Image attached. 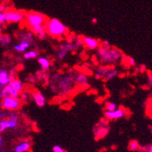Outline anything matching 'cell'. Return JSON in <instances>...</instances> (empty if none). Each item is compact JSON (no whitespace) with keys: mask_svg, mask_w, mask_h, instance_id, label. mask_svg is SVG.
I'll return each instance as SVG.
<instances>
[{"mask_svg":"<svg viewBox=\"0 0 152 152\" xmlns=\"http://www.w3.org/2000/svg\"><path fill=\"white\" fill-rule=\"evenodd\" d=\"M98 56L103 64L112 65L121 59L122 52L116 48H112L111 46L106 47L100 45L98 49Z\"/></svg>","mask_w":152,"mask_h":152,"instance_id":"cell-1","label":"cell"},{"mask_svg":"<svg viewBox=\"0 0 152 152\" xmlns=\"http://www.w3.org/2000/svg\"><path fill=\"white\" fill-rule=\"evenodd\" d=\"M45 28L48 36L52 37H64L68 33V28L58 19L50 18L45 24Z\"/></svg>","mask_w":152,"mask_h":152,"instance_id":"cell-2","label":"cell"},{"mask_svg":"<svg viewBox=\"0 0 152 152\" xmlns=\"http://www.w3.org/2000/svg\"><path fill=\"white\" fill-rule=\"evenodd\" d=\"M24 85L20 79H14L9 84L2 88H0V96L1 99L5 96H14V98H18L20 94L23 92Z\"/></svg>","mask_w":152,"mask_h":152,"instance_id":"cell-3","label":"cell"},{"mask_svg":"<svg viewBox=\"0 0 152 152\" xmlns=\"http://www.w3.org/2000/svg\"><path fill=\"white\" fill-rule=\"evenodd\" d=\"M48 21L47 17L43 15L42 13L35 12V11H29L26 12V18H25V25L30 29L31 27L34 26H45L46 22Z\"/></svg>","mask_w":152,"mask_h":152,"instance_id":"cell-4","label":"cell"},{"mask_svg":"<svg viewBox=\"0 0 152 152\" xmlns=\"http://www.w3.org/2000/svg\"><path fill=\"white\" fill-rule=\"evenodd\" d=\"M19 121V117L15 112H10L7 118L0 120V132H4L7 129H17Z\"/></svg>","mask_w":152,"mask_h":152,"instance_id":"cell-5","label":"cell"},{"mask_svg":"<svg viewBox=\"0 0 152 152\" xmlns=\"http://www.w3.org/2000/svg\"><path fill=\"white\" fill-rule=\"evenodd\" d=\"M75 82V77H73L71 74L66 75L64 77H61L58 80V88L61 94L66 95L69 93L73 88V83Z\"/></svg>","mask_w":152,"mask_h":152,"instance_id":"cell-6","label":"cell"},{"mask_svg":"<svg viewBox=\"0 0 152 152\" xmlns=\"http://www.w3.org/2000/svg\"><path fill=\"white\" fill-rule=\"evenodd\" d=\"M21 99L18 98H14V96H5L2 99V107L4 110L8 112H15L21 106Z\"/></svg>","mask_w":152,"mask_h":152,"instance_id":"cell-7","label":"cell"},{"mask_svg":"<svg viewBox=\"0 0 152 152\" xmlns=\"http://www.w3.org/2000/svg\"><path fill=\"white\" fill-rule=\"evenodd\" d=\"M7 23H22L25 21L26 12L17 9H7L5 12Z\"/></svg>","mask_w":152,"mask_h":152,"instance_id":"cell-8","label":"cell"},{"mask_svg":"<svg viewBox=\"0 0 152 152\" xmlns=\"http://www.w3.org/2000/svg\"><path fill=\"white\" fill-rule=\"evenodd\" d=\"M74 42H67V43H61L58 46V51H57V57L58 59H63L67 53H69L70 51H75L78 48Z\"/></svg>","mask_w":152,"mask_h":152,"instance_id":"cell-9","label":"cell"},{"mask_svg":"<svg viewBox=\"0 0 152 152\" xmlns=\"http://www.w3.org/2000/svg\"><path fill=\"white\" fill-rule=\"evenodd\" d=\"M100 45L101 43H99V41L98 39L89 37H83V46L88 49H91V50L99 49Z\"/></svg>","mask_w":152,"mask_h":152,"instance_id":"cell-10","label":"cell"},{"mask_svg":"<svg viewBox=\"0 0 152 152\" xmlns=\"http://www.w3.org/2000/svg\"><path fill=\"white\" fill-rule=\"evenodd\" d=\"M104 114H105L106 118L110 119V120L119 119L125 116V112H124V110L121 108H117L116 110H113V111H107V110H105Z\"/></svg>","mask_w":152,"mask_h":152,"instance_id":"cell-11","label":"cell"},{"mask_svg":"<svg viewBox=\"0 0 152 152\" xmlns=\"http://www.w3.org/2000/svg\"><path fill=\"white\" fill-rule=\"evenodd\" d=\"M31 98L34 100V102L36 103V105L39 107H44L47 102L45 96L39 91H33L31 94Z\"/></svg>","mask_w":152,"mask_h":152,"instance_id":"cell-12","label":"cell"},{"mask_svg":"<svg viewBox=\"0 0 152 152\" xmlns=\"http://www.w3.org/2000/svg\"><path fill=\"white\" fill-rule=\"evenodd\" d=\"M29 30L40 40H44L47 37V35H48V33L46 31V28H45V26H34V27H31Z\"/></svg>","mask_w":152,"mask_h":152,"instance_id":"cell-13","label":"cell"},{"mask_svg":"<svg viewBox=\"0 0 152 152\" xmlns=\"http://www.w3.org/2000/svg\"><path fill=\"white\" fill-rule=\"evenodd\" d=\"M12 81L10 72L7 69H1L0 70V88H4L7 86L9 83Z\"/></svg>","mask_w":152,"mask_h":152,"instance_id":"cell-14","label":"cell"},{"mask_svg":"<svg viewBox=\"0 0 152 152\" xmlns=\"http://www.w3.org/2000/svg\"><path fill=\"white\" fill-rule=\"evenodd\" d=\"M75 83L78 86L86 87L88 84V77L83 73H77L75 76Z\"/></svg>","mask_w":152,"mask_h":152,"instance_id":"cell-15","label":"cell"},{"mask_svg":"<svg viewBox=\"0 0 152 152\" xmlns=\"http://www.w3.org/2000/svg\"><path fill=\"white\" fill-rule=\"evenodd\" d=\"M111 66H101L98 68V70H96V72L95 73V77L96 79H100V78H104L107 74L110 71V69H111Z\"/></svg>","mask_w":152,"mask_h":152,"instance_id":"cell-16","label":"cell"},{"mask_svg":"<svg viewBox=\"0 0 152 152\" xmlns=\"http://www.w3.org/2000/svg\"><path fill=\"white\" fill-rule=\"evenodd\" d=\"M31 46V43L27 41H19V43L14 46V50L18 53H25L26 52V49Z\"/></svg>","mask_w":152,"mask_h":152,"instance_id":"cell-17","label":"cell"},{"mask_svg":"<svg viewBox=\"0 0 152 152\" xmlns=\"http://www.w3.org/2000/svg\"><path fill=\"white\" fill-rule=\"evenodd\" d=\"M31 147L29 141H22L14 148V152H27Z\"/></svg>","mask_w":152,"mask_h":152,"instance_id":"cell-18","label":"cell"},{"mask_svg":"<svg viewBox=\"0 0 152 152\" xmlns=\"http://www.w3.org/2000/svg\"><path fill=\"white\" fill-rule=\"evenodd\" d=\"M18 38L20 41H27L29 43H33L34 42V34L29 31V32H21L18 35Z\"/></svg>","mask_w":152,"mask_h":152,"instance_id":"cell-19","label":"cell"},{"mask_svg":"<svg viewBox=\"0 0 152 152\" xmlns=\"http://www.w3.org/2000/svg\"><path fill=\"white\" fill-rule=\"evenodd\" d=\"M37 62L41 67V69L44 70V71H47L49 69L50 67V61L48 58L46 57H39L37 58Z\"/></svg>","mask_w":152,"mask_h":152,"instance_id":"cell-20","label":"cell"},{"mask_svg":"<svg viewBox=\"0 0 152 152\" xmlns=\"http://www.w3.org/2000/svg\"><path fill=\"white\" fill-rule=\"evenodd\" d=\"M12 42V37L8 34H1L0 36V45L1 47H7Z\"/></svg>","mask_w":152,"mask_h":152,"instance_id":"cell-21","label":"cell"},{"mask_svg":"<svg viewBox=\"0 0 152 152\" xmlns=\"http://www.w3.org/2000/svg\"><path fill=\"white\" fill-rule=\"evenodd\" d=\"M38 58V51L37 50H29L24 53V58L27 60H31Z\"/></svg>","mask_w":152,"mask_h":152,"instance_id":"cell-22","label":"cell"},{"mask_svg":"<svg viewBox=\"0 0 152 152\" xmlns=\"http://www.w3.org/2000/svg\"><path fill=\"white\" fill-rule=\"evenodd\" d=\"M117 76H118V70L115 69V68H111V69H110V71L107 74V76L104 77V79L107 81V80H110V79L114 78Z\"/></svg>","mask_w":152,"mask_h":152,"instance_id":"cell-23","label":"cell"},{"mask_svg":"<svg viewBox=\"0 0 152 152\" xmlns=\"http://www.w3.org/2000/svg\"><path fill=\"white\" fill-rule=\"evenodd\" d=\"M105 108L107 111H113V110H116L118 108V106L115 102L112 101H107L105 105Z\"/></svg>","mask_w":152,"mask_h":152,"instance_id":"cell-24","label":"cell"},{"mask_svg":"<svg viewBox=\"0 0 152 152\" xmlns=\"http://www.w3.org/2000/svg\"><path fill=\"white\" fill-rule=\"evenodd\" d=\"M139 148H140V145H139V143H137V141H136V140H131V141L129 142V149L130 151L136 152V151L139 150Z\"/></svg>","mask_w":152,"mask_h":152,"instance_id":"cell-25","label":"cell"},{"mask_svg":"<svg viewBox=\"0 0 152 152\" xmlns=\"http://www.w3.org/2000/svg\"><path fill=\"white\" fill-rule=\"evenodd\" d=\"M28 99H29V93L28 92L24 91V92H22L20 94V99L22 101H27V100H28Z\"/></svg>","mask_w":152,"mask_h":152,"instance_id":"cell-26","label":"cell"},{"mask_svg":"<svg viewBox=\"0 0 152 152\" xmlns=\"http://www.w3.org/2000/svg\"><path fill=\"white\" fill-rule=\"evenodd\" d=\"M74 43L77 46V47H81V46H83V37H78V36H77L76 37H75V40H74Z\"/></svg>","mask_w":152,"mask_h":152,"instance_id":"cell-27","label":"cell"},{"mask_svg":"<svg viewBox=\"0 0 152 152\" xmlns=\"http://www.w3.org/2000/svg\"><path fill=\"white\" fill-rule=\"evenodd\" d=\"M5 23H7L5 12H1L0 13V25H1V26H2Z\"/></svg>","mask_w":152,"mask_h":152,"instance_id":"cell-28","label":"cell"},{"mask_svg":"<svg viewBox=\"0 0 152 152\" xmlns=\"http://www.w3.org/2000/svg\"><path fill=\"white\" fill-rule=\"evenodd\" d=\"M127 61H128V64H129V66H136V61H135V59H134L133 58L129 57V58H127Z\"/></svg>","mask_w":152,"mask_h":152,"instance_id":"cell-29","label":"cell"},{"mask_svg":"<svg viewBox=\"0 0 152 152\" xmlns=\"http://www.w3.org/2000/svg\"><path fill=\"white\" fill-rule=\"evenodd\" d=\"M53 152H66V151H65L61 147L56 145V146H54V147H53Z\"/></svg>","mask_w":152,"mask_h":152,"instance_id":"cell-30","label":"cell"},{"mask_svg":"<svg viewBox=\"0 0 152 152\" xmlns=\"http://www.w3.org/2000/svg\"><path fill=\"white\" fill-rule=\"evenodd\" d=\"M148 86L149 87H152V73H150L148 75Z\"/></svg>","mask_w":152,"mask_h":152,"instance_id":"cell-31","label":"cell"},{"mask_svg":"<svg viewBox=\"0 0 152 152\" xmlns=\"http://www.w3.org/2000/svg\"><path fill=\"white\" fill-rule=\"evenodd\" d=\"M101 45L106 46V47H110V44H109V42H108L107 40H103L102 42H101Z\"/></svg>","mask_w":152,"mask_h":152,"instance_id":"cell-32","label":"cell"},{"mask_svg":"<svg viewBox=\"0 0 152 152\" xmlns=\"http://www.w3.org/2000/svg\"><path fill=\"white\" fill-rule=\"evenodd\" d=\"M6 7L3 5V4H1V6H0V13L1 12H6Z\"/></svg>","mask_w":152,"mask_h":152,"instance_id":"cell-33","label":"cell"},{"mask_svg":"<svg viewBox=\"0 0 152 152\" xmlns=\"http://www.w3.org/2000/svg\"><path fill=\"white\" fill-rule=\"evenodd\" d=\"M0 147H3V137H0Z\"/></svg>","mask_w":152,"mask_h":152,"instance_id":"cell-34","label":"cell"},{"mask_svg":"<svg viewBox=\"0 0 152 152\" xmlns=\"http://www.w3.org/2000/svg\"><path fill=\"white\" fill-rule=\"evenodd\" d=\"M91 22H92V24H96V18H92Z\"/></svg>","mask_w":152,"mask_h":152,"instance_id":"cell-35","label":"cell"},{"mask_svg":"<svg viewBox=\"0 0 152 152\" xmlns=\"http://www.w3.org/2000/svg\"><path fill=\"white\" fill-rule=\"evenodd\" d=\"M147 152H152V144H151V146L149 147V148H148V150Z\"/></svg>","mask_w":152,"mask_h":152,"instance_id":"cell-36","label":"cell"},{"mask_svg":"<svg viewBox=\"0 0 152 152\" xmlns=\"http://www.w3.org/2000/svg\"><path fill=\"white\" fill-rule=\"evenodd\" d=\"M0 152H6L5 150H3V149H1V151H0Z\"/></svg>","mask_w":152,"mask_h":152,"instance_id":"cell-37","label":"cell"},{"mask_svg":"<svg viewBox=\"0 0 152 152\" xmlns=\"http://www.w3.org/2000/svg\"><path fill=\"white\" fill-rule=\"evenodd\" d=\"M151 131H152V126H151Z\"/></svg>","mask_w":152,"mask_h":152,"instance_id":"cell-38","label":"cell"}]
</instances>
